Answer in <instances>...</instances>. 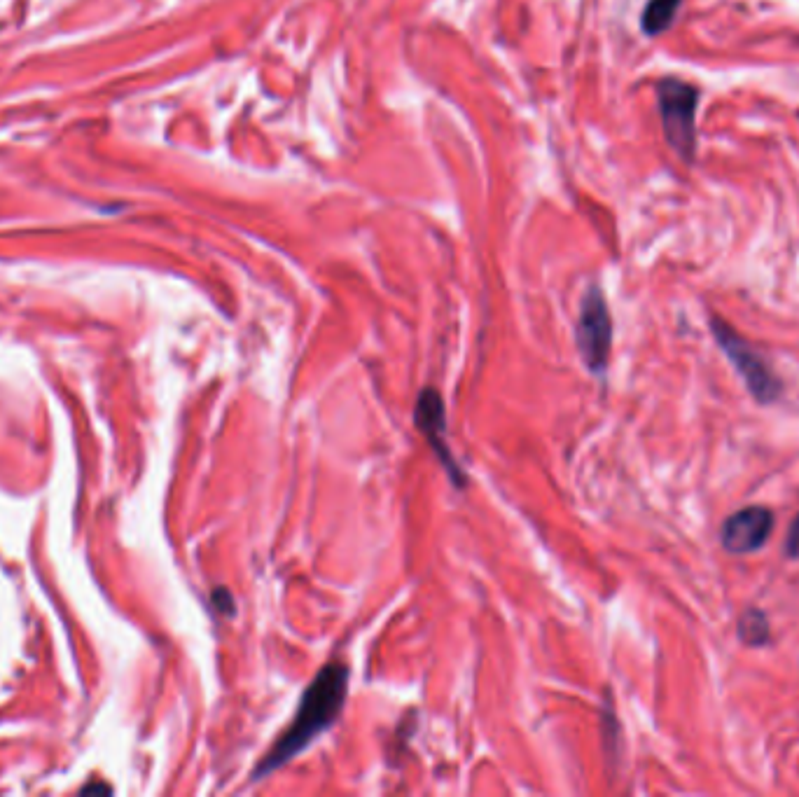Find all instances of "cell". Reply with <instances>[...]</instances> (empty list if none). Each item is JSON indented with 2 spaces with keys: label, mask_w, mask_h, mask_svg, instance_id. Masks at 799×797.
<instances>
[{
  "label": "cell",
  "mask_w": 799,
  "mask_h": 797,
  "mask_svg": "<svg viewBox=\"0 0 799 797\" xmlns=\"http://www.w3.org/2000/svg\"><path fill=\"white\" fill-rule=\"evenodd\" d=\"M785 554H788L790 559H799V515L792 519V524L788 529V538H785Z\"/></svg>",
  "instance_id": "cell-9"
},
{
  "label": "cell",
  "mask_w": 799,
  "mask_h": 797,
  "mask_svg": "<svg viewBox=\"0 0 799 797\" xmlns=\"http://www.w3.org/2000/svg\"><path fill=\"white\" fill-rule=\"evenodd\" d=\"M657 103L666 141L680 159L692 162L697 150L699 89L680 78H664L657 82Z\"/></svg>",
  "instance_id": "cell-2"
},
{
  "label": "cell",
  "mask_w": 799,
  "mask_h": 797,
  "mask_svg": "<svg viewBox=\"0 0 799 797\" xmlns=\"http://www.w3.org/2000/svg\"><path fill=\"white\" fill-rule=\"evenodd\" d=\"M774 531V512L764 505H748L725 519L720 531L722 547L732 554H753Z\"/></svg>",
  "instance_id": "cell-6"
},
{
  "label": "cell",
  "mask_w": 799,
  "mask_h": 797,
  "mask_svg": "<svg viewBox=\"0 0 799 797\" xmlns=\"http://www.w3.org/2000/svg\"><path fill=\"white\" fill-rule=\"evenodd\" d=\"M213 604L218 608L220 613L225 615H234V599H232V592H227L225 587H218L213 592Z\"/></svg>",
  "instance_id": "cell-10"
},
{
  "label": "cell",
  "mask_w": 799,
  "mask_h": 797,
  "mask_svg": "<svg viewBox=\"0 0 799 797\" xmlns=\"http://www.w3.org/2000/svg\"><path fill=\"white\" fill-rule=\"evenodd\" d=\"M575 344L587 370L601 377L608 370L610 349H613V318L606 297L599 286H592L582 297L578 325H575Z\"/></svg>",
  "instance_id": "cell-4"
},
{
  "label": "cell",
  "mask_w": 799,
  "mask_h": 797,
  "mask_svg": "<svg viewBox=\"0 0 799 797\" xmlns=\"http://www.w3.org/2000/svg\"><path fill=\"white\" fill-rule=\"evenodd\" d=\"M711 330L713 337L718 339L720 349L725 351V356L732 360L736 372L741 374L748 393L762 405L776 403V400L781 398L783 384L774 374V370L767 365V360L762 358V353L757 351L753 344L746 342L732 325L722 321L718 316L711 318Z\"/></svg>",
  "instance_id": "cell-3"
},
{
  "label": "cell",
  "mask_w": 799,
  "mask_h": 797,
  "mask_svg": "<svg viewBox=\"0 0 799 797\" xmlns=\"http://www.w3.org/2000/svg\"><path fill=\"white\" fill-rule=\"evenodd\" d=\"M680 3L683 0H648L643 15H641V29L645 36H659L666 29H671L673 19H676Z\"/></svg>",
  "instance_id": "cell-7"
},
{
  "label": "cell",
  "mask_w": 799,
  "mask_h": 797,
  "mask_svg": "<svg viewBox=\"0 0 799 797\" xmlns=\"http://www.w3.org/2000/svg\"><path fill=\"white\" fill-rule=\"evenodd\" d=\"M739 639L746 643V646H764V643L769 641V620L767 615L762 611H757V608H750L739 618Z\"/></svg>",
  "instance_id": "cell-8"
},
{
  "label": "cell",
  "mask_w": 799,
  "mask_h": 797,
  "mask_svg": "<svg viewBox=\"0 0 799 797\" xmlns=\"http://www.w3.org/2000/svg\"><path fill=\"white\" fill-rule=\"evenodd\" d=\"M414 424L419 428L423 438H426L428 447L433 449L435 459L440 461L444 473H447L449 482L456 489L468 487V473H465L461 463H458L454 449L447 442V407H444L442 393L433 386H426L419 393L414 405Z\"/></svg>",
  "instance_id": "cell-5"
},
{
  "label": "cell",
  "mask_w": 799,
  "mask_h": 797,
  "mask_svg": "<svg viewBox=\"0 0 799 797\" xmlns=\"http://www.w3.org/2000/svg\"><path fill=\"white\" fill-rule=\"evenodd\" d=\"M349 681L351 669L344 662H330L321 667L314 681L302 692L290 725L274 741V746L257 760L255 769L250 772V781L257 783L274 774L276 769L286 767L337 723L349 699Z\"/></svg>",
  "instance_id": "cell-1"
}]
</instances>
